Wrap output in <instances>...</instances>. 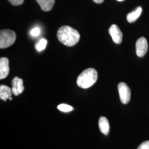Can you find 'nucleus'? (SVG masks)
<instances>
[{"label":"nucleus","instance_id":"nucleus-13","mask_svg":"<svg viewBox=\"0 0 149 149\" xmlns=\"http://www.w3.org/2000/svg\"><path fill=\"white\" fill-rule=\"evenodd\" d=\"M47 40L45 39H41L36 45V48L38 52L44 50L47 46Z\"/></svg>","mask_w":149,"mask_h":149},{"label":"nucleus","instance_id":"nucleus-17","mask_svg":"<svg viewBox=\"0 0 149 149\" xmlns=\"http://www.w3.org/2000/svg\"><path fill=\"white\" fill-rule=\"evenodd\" d=\"M9 2L13 6H19L22 5L24 0H8Z\"/></svg>","mask_w":149,"mask_h":149},{"label":"nucleus","instance_id":"nucleus-19","mask_svg":"<svg viewBox=\"0 0 149 149\" xmlns=\"http://www.w3.org/2000/svg\"><path fill=\"white\" fill-rule=\"evenodd\" d=\"M9 100H12V97H10V98H9Z\"/></svg>","mask_w":149,"mask_h":149},{"label":"nucleus","instance_id":"nucleus-15","mask_svg":"<svg viewBox=\"0 0 149 149\" xmlns=\"http://www.w3.org/2000/svg\"><path fill=\"white\" fill-rule=\"evenodd\" d=\"M40 33V30L39 28L36 27L32 29L30 32V34L32 37H37Z\"/></svg>","mask_w":149,"mask_h":149},{"label":"nucleus","instance_id":"nucleus-7","mask_svg":"<svg viewBox=\"0 0 149 149\" xmlns=\"http://www.w3.org/2000/svg\"><path fill=\"white\" fill-rule=\"evenodd\" d=\"M12 91L14 95L18 96L21 94L24 90V87L23 86V81L21 79L18 77H15L12 81Z\"/></svg>","mask_w":149,"mask_h":149},{"label":"nucleus","instance_id":"nucleus-18","mask_svg":"<svg viewBox=\"0 0 149 149\" xmlns=\"http://www.w3.org/2000/svg\"><path fill=\"white\" fill-rule=\"evenodd\" d=\"M93 1L96 3L100 4V3H102L104 1V0H93Z\"/></svg>","mask_w":149,"mask_h":149},{"label":"nucleus","instance_id":"nucleus-3","mask_svg":"<svg viewBox=\"0 0 149 149\" xmlns=\"http://www.w3.org/2000/svg\"><path fill=\"white\" fill-rule=\"evenodd\" d=\"M16 39V33L10 29H2L0 32V48H8Z\"/></svg>","mask_w":149,"mask_h":149},{"label":"nucleus","instance_id":"nucleus-12","mask_svg":"<svg viewBox=\"0 0 149 149\" xmlns=\"http://www.w3.org/2000/svg\"><path fill=\"white\" fill-rule=\"evenodd\" d=\"M142 12V8L141 7H138L135 10L132 12L129 13L127 16V19L129 23H133L140 16Z\"/></svg>","mask_w":149,"mask_h":149},{"label":"nucleus","instance_id":"nucleus-1","mask_svg":"<svg viewBox=\"0 0 149 149\" xmlns=\"http://www.w3.org/2000/svg\"><path fill=\"white\" fill-rule=\"evenodd\" d=\"M57 37L60 42L66 46L72 47L80 40V35L74 28L68 26H64L58 29Z\"/></svg>","mask_w":149,"mask_h":149},{"label":"nucleus","instance_id":"nucleus-14","mask_svg":"<svg viewBox=\"0 0 149 149\" xmlns=\"http://www.w3.org/2000/svg\"><path fill=\"white\" fill-rule=\"evenodd\" d=\"M58 109L61 112H69L72 111L74 109V108L68 104H61L58 106Z\"/></svg>","mask_w":149,"mask_h":149},{"label":"nucleus","instance_id":"nucleus-6","mask_svg":"<svg viewBox=\"0 0 149 149\" xmlns=\"http://www.w3.org/2000/svg\"><path fill=\"white\" fill-rule=\"evenodd\" d=\"M109 33L113 42L116 44H120L123 40V33L116 24H112L109 29Z\"/></svg>","mask_w":149,"mask_h":149},{"label":"nucleus","instance_id":"nucleus-9","mask_svg":"<svg viewBox=\"0 0 149 149\" xmlns=\"http://www.w3.org/2000/svg\"><path fill=\"white\" fill-rule=\"evenodd\" d=\"M98 125L100 131L102 133L107 135L109 132V123L106 118L104 117H101L99 119Z\"/></svg>","mask_w":149,"mask_h":149},{"label":"nucleus","instance_id":"nucleus-5","mask_svg":"<svg viewBox=\"0 0 149 149\" xmlns=\"http://www.w3.org/2000/svg\"><path fill=\"white\" fill-rule=\"evenodd\" d=\"M148 44L146 38H139L136 43V53L139 57H143L147 53Z\"/></svg>","mask_w":149,"mask_h":149},{"label":"nucleus","instance_id":"nucleus-8","mask_svg":"<svg viewBox=\"0 0 149 149\" xmlns=\"http://www.w3.org/2000/svg\"><path fill=\"white\" fill-rule=\"evenodd\" d=\"M9 60L7 58H1L0 59V79L6 78L9 74Z\"/></svg>","mask_w":149,"mask_h":149},{"label":"nucleus","instance_id":"nucleus-2","mask_svg":"<svg viewBox=\"0 0 149 149\" xmlns=\"http://www.w3.org/2000/svg\"><path fill=\"white\" fill-rule=\"evenodd\" d=\"M98 79V73L93 68H88L82 72L77 79V85L82 88H88L93 85Z\"/></svg>","mask_w":149,"mask_h":149},{"label":"nucleus","instance_id":"nucleus-16","mask_svg":"<svg viewBox=\"0 0 149 149\" xmlns=\"http://www.w3.org/2000/svg\"><path fill=\"white\" fill-rule=\"evenodd\" d=\"M137 149H149V141H146L141 143Z\"/></svg>","mask_w":149,"mask_h":149},{"label":"nucleus","instance_id":"nucleus-4","mask_svg":"<svg viewBox=\"0 0 149 149\" xmlns=\"http://www.w3.org/2000/svg\"><path fill=\"white\" fill-rule=\"evenodd\" d=\"M118 89L120 101L123 104H127L131 97V91L129 86L124 82H120L118 84Z\"/></svg>","mask_w":149,"mask_h":149},{"label":"nucleus","instance_id":"nucleus-20","mask_svg":"<svg viewBox=\"0 0 149 149\" xmlns=\"http://www.w3.org/2000/svg\"><path fill=\"white\" fill-rule=\"evenodd\" d=\"M118 1H124V0H117Z\"/></svg>","mask_w":149,"mask_h":149},{"label":"nucleus","instance_id":"nucleus-11","mask_svg":"<svg viewBox=\"0 0 149 149\" xmlns=\"http://www.w3.org/2000/svg\"><path fill=\"white\" fill-rule=\"evenodd\" d=\"M12 93V89L8 86L3 85L0 86V98L4 101H6L7 99H9Z\"/></svg>","mask_w":149,"mask_h":149},{"label":"nucleus","instance_id":"nucleus-10","mask_svg":"<svg viewBox=\"0 0 149 149\" xmlns=\"http://www.w3.org/2000/svg\"><path fill=\"white\" fill-rule=\"evenodd\" d=\"M43 11H51L55 4V0H36Z\"/></svg>","mask_w":149,"mask_h":149}]
</instances>
